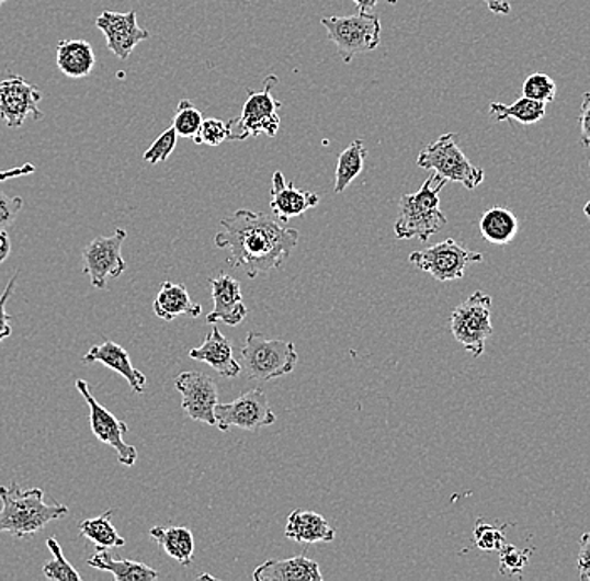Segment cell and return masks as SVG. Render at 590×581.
Wrapping results in <instances>:
<instances>
[{"mask_svg":"<svg viewBox=\"0 0 590 581\" xmlns=\"http://www.w3.org/2000/svg\"><path fill=\"white\" fill-rule=\"evenodd\" d=\"M215 235L217 249L228 250V265L246 269L250 278L281 269L299 241V231L287 228L265 213L239 209L222 220Z\"/></svg>","mask_w":590,"mask_h":581,"instance_id":"1","label":"cell"},{"mask_svg":"<svg viewBox=\"0 0 590 581\" xmlns=\"http://www.w3.org/2000/svg\"><path fill=\"white\" fill-rule=\"evenodd\" d=\"M0 533H11L24 539L46 528L50 522L68 516L65 504H47L41 488L21 489L18 482L0 486Z\"/></svg>","mask_w":590,"mask_h":581,"instance_id":"2","label":"cell"},{"mask_svg":"<svg viewBox=\"0 0 590 581\" xmlns=\"http://www.w3.org/2000/svg\"><path fill=\"white\" fill-rule=\"evenodd\" d=\"M449 181L431 174L417 193H408L399 200L395 235L399 240L418 238L428 241L434 233L449 224L445 213L440 208V193Z\"/></svg>","mask_w":590,"mask_h":581,"instance_id":"3","label":"cell"},{"mask_svg":"<svg viewBox=\"0 0 590 581\" xmlns=\"http://www.w3.org/2000/svg\"><path fill=\"white\" fill-rule=\"evenodd\" d=\"M240 354L242 371L252 380H275L287 376L299 362L294 342L268 339L259 332L247 333Z\"/></svg>","mask_w":590,"mask_h":581,"instance_id":"4","label":"cell"},{"mask_svg":"<svg viewBox=\"0 0 590 581\" xmlns=\"http://www.w3.org/2000/svg\"><path fill=\"white\" fill-rule=\"evenodd\" d=\"M279 84L275 75H269L263 79L262 91H250L249 100L242 107L239 117L228 121V139L230 141H243V139L257 138L265 135L274 138L281 128V116L277 114L282 103L272 98V89Z\"/></svg>","mask_w":590,"mask_h":581,"instance_id":"5","label":"cell"},{"mask_svg":"<svg viewBox=\"0 0 590 581\" xmlns=\"http://www.w3.org/2000/svg\"><path fill=\"white\" fill-rule=\"evenodd\" d=\"M456 139L458 135L455 133L441 135L436 141L420 152L417 164L423 170L433 171L438 176L445 178L446 181L459 183L466 190H475L484 183L485 171L480 167H475L465 157Z\"/></svg>","mask_w":590,"mask_h":581,"instance_id":"6","label":"cell"},{"mask_svg":"<svg viewBox=\"0 0 590 581\" xmlns=\"http://www.w3.org/2000/svg\"><path fill=\"white\" fill-rule=\"evenodd\" d=\"M320 24L328 31V37L338 47L339 56L345 65L358 54L377 49L381 44V19L371 12H358L345 18L320 19Z\"/></svg>","mask_w":590,"mask_h":581,"instance_id":"7","label":"cell"},{"mask_svg":"<svg viewBox=\"0 0 590 581\" xmlns=\"http://www.w3.org/2000/svg\"><path fill=\"white\" fill-rule=\"evenodd\" d=\"M453 338L466 352L480 357L485 345L493 333L491 326V297L484 292H475L456 307L450 319Z\"/></svg>","mask_w":590,"mask_h":581,"instance_id":"8","label":"cell"},{"mask_svg":"<svg viewBox=\"0 0 590 581\" xmlns=\"http://www.w3.org/2000/svg\"><path fill=\"white\" fill-rule=\"evenodd\" d=\"M409 262L421 272L430 273L434 281L453 282L465 277L469 265L484 262V255L466 249L455 238H446L433 247L412 252Z\"/></svg>","mask_w":590,"mask_h":581,"instance_id":"9","label":"cell"},{"mask_svg":"<svg viewBox=\"0 0 590 581\" xmlns=\"http://www.w3.org/2000/svg\"><path fill=\"white\" fill-rule=\"evenodd\" d=\"M215 421H217L218 430L222 433H227L230 428H240V430L257 433L262 428L274 424L277 421V415L269 405L265 390L257 387V389L240 394L235 401L217 405Z\"/></svg>","mask_w":590,"mask_h":581,"instance_id":"10","label":"cell"},{"mask_svg":"<svg viewBox=\"0 0 590 581\" xmlns=\"http://www.w3.org/2000/svg\"><path fill=\"white\" fill-rule=\"evenodd\" d=\"M126 230L116 228L111 237L94 238L82 250V272L90 277L94 288H106L107 281L117 278L126 270V262L122 255Z\"/></svg>","mask_w":590,"mask_h":581,"instance_id":"11","label":"cell"},{"mask_svg":"<svg viewBox=\"0 0 590 581\" xmlns=\"http://www.w3.org/2000/svg\"><path fill=\"white\" fill-rule=\"evenodd\" d=\"M76 389L79 390L84 401L90 406L91 431L103 444L113 447L117 453V462L123 466H135L138 459L136 447L125 443V434L128 433V424L120 421L116 415L111 414L104 406L97 401V397L91 394L90 386L82 379L76 380Z\"/></svg>","mask_w":590,"mask_h":581,"instance_id":"12","label":"cell"},{"mask_svg":"<svg viewBox=\"0 0 590 581\" xmlns=\"http://www.w3.org/2000/svg\"><path fill=\"white\" fill-rule=\"evenodd\" d=\"M174 389L182 394V409L192 421L217 425L215 408L218 387L215 380L198 371H186L174 377Z\"/></svg>","mask_w":590,"mask_h":581,"instance_id":"13","label":"cell"},{"mask_svg":"<svg viewBox=\"0 0 590 581\" xmlns=\"http://www.w3.org/2000/svg\"><path fill=\"white\" fill-rule=\"evenodd\" d=\"M41 100L43 94L37 86L29 84L22 76H9L0 82V119L11 128H21L27 116L41 119Z\"/></svg>","mask_w":590,"mask_h":581,"instance_id":"14","label":"cell"},{"mask_svg":"<svg viewBox=\"0 0 590 581\" xmlns=\"http://www.w3.org/2000/svg\"><path fill=\"white\" fill-rule=\"evenodd\" d=\"M94 24L104 34L107 49L117 59H128L141 41L150 39V33L139 27L135 11L126 12V14L106 11L97 18Z\"/></svg>","mask_w":590,"mask_h":581,"instance_id":"15","label":"cell"},{"mask_svg":"<svg viewBox=\"0 0 590 581\" xmlns=\"http://www.w3.org/2000/svg\"><path fill=\"white\" fill-rule=\"evenodd\" d=\"M212 298H214V310L206 316V322H224L235 327L246 320L249 309L243 304L242 287L239 281L220 273L218 277L212 278Z\"/></svg>","mask_w":590,"mask_h":581,"instance_id":"16","label":"cell"},{"mask_svg":"<svg viewBox=\"0 0 590 581\" xmlns=\"http://www.w3.org/2000/svg\"><path fill=\"white\" fill-rule=\"evenodd\" d=\"M320 198L317 193L295 189L294 183H285L284 174L275 171L272 176L271 206L275 218L287 224L292 218L303 217L304 213L316 208Z\"/></svg>","mask_w":590,"mask_h":581,"instance_id":"17","label":"cell"},{"mask_svg":"<svg viewBox=\"0 0 590 581\" xmlns=\"http://www.w3.org/2000/svg\"><path fill=\"white\" fill-rule=\"evenodd\" d=\"M189 355L193 361L211 365L212 369L217 371L225 379H235L242 373V364L234 357L230 341L218 330V327H212L203 344L192 349Z\"/></svg>","mask_w":590,"mask_h":581,"instance_id":"18","label":"cell"},{"mask_svg":"<svg viewBox=\"0 0 590 581\" xmlns=\"http://www.w3.org/2000/svg\"><path fill=\"white\" fill-rule=\"evenodd\" d=\"M82 361L88 362V364L100 362V364L106 365L107 369L122 374L128 380L133 392H145L148 380H146L145 374L136 369L135 365L132 364L128 352L122 345L114 344L111 341H106L101 345H94V348L88 351V354H84Z\"/></svg>","mask_w":590,"mask_h":581,"instance_id":"19","label":"cell"},{"mask_svg":"<svg viewBox=\"0 0 590 581\" xmlns=\"http://www.w3.org/2000/svg\"><path fill=\"white\" fill-rule=\"evenodd\" d=\"M319 565L304 555L288 560H271L253 571L256 581H322Z\"/></svg>","mask_w":590,"mask_h":581,"instance_id":"20","label":"cell"},{"mask_svg":"<svg viewBox=\"0 0 590 581\" xmlns=\"http://www.w3.org/2000/svg\"><path fill=\"white\" fill-rule=\"evenodd\" d=\"M285 536L292 542L307 545L331 543L334 542L336 529L316 511L294 510L288 514Z\"/></svg>","mask_w":590,"mask_h":581,"instance_id":"21","label":"cell"},{"mask_svg":"<svg viewBox=\"0 0 590 581\" xmlns=\"http://www.w3.org/2000/svg\"><path fill=\"white\" fill-rule=\"evenodd\" d=\"M154 312L167 322L180 316L196 319L202 314V305L192 300L185 285L163 282L154 301Z\"/></svg>","mask_w":590,"mask_h":581,"instance_id":"22","label":"cell"},{"mask_svg":"<svg viewBox=\"0 0 590 581\" xmlns=\"http://www.w3.org/2000/svg\"><path fill=\"white\" fill-rule=\"evenodd\" d=\"M57 68L72 79L88 78L97 66V56L88 41H61L56 49Z\"/></svg>","mask_w":590,"mask_h":581,"instance_id":"23","label":"cell"},{"mask_svg":"<svg viewBox=\"0 0 590 581\" xmlns=\"http://www.w3.org/2000/svg\"><path fill=\"white\" fill-rule=\"evenodd\" d=\"M151 538L160 545L168 557L179 561L182 567H190L195 555V539L186 526H155L150 529Z\"/></svg>","mask_w":590,"mask_h":581,"instance_id":"24","label":"cell"},{"mask_svg":"<svg viewBox=\"0 0 590 581\" xmlns=\"http://www.w3.org/2000/svg\"><path fill=\"white\" fill-rule=\"evenodd\" d=\"M90 567L113 574L116 581H155L160 578L158 571L148 565L133 560H113L110 549L98 548L97 554L88 560Z\"/></svg>","mask_w":590,"mask_h":581,"instance_id":"25","label":"cell"},{"mask_svg":"<svg viewBox=\"0 0 590 581\" xmlns=\"http://www.w3.org/2000/svg\"><path fill=\"white\" fill-rule=\"evenodd\" d=\"M519 218L506 206H491L480 220V233L488 243L506 247L519 233Z\"/></svg>","mask_w":590,"mask_h":581,"instance_id":"26","label":"cell"},{"mask_svg":"<svg viewBox=\"0 0 590 581\" xmlns=\"http://www.w3.org/2000/svg\"><path fill=\"white\" fill-rule=\"evenodd\" d=\"M367 149L361 139H354L344 151L339 155L338 167H336L334 193L341 195L348 190L352 181L363 173L366 164Z\"/></svg>","mask_w":590,"mask_h":581,"instance_id":"27","label":"cell"},{"mask_svg":"<svg viewBox=\"0 0 590 581\" xmlns=\"http://www.w3.org/2000/svg\"><path fill=\"white\" fill-rule=\"evenodd\" d=\"M545 113H547V104L538 103V101L529 100V98L522 96L517 100L515 103L507 104L491 103L490 116L495 121H517L520 125H535L538 121L544 119Z\"/></svg>","mask_w":590,"mask_h":581,"instance_id":"28","label":"cell"},{"mask_svg":"<svg viewBox=\"0 0 590 581\" xmlns=\"http://www.w3.org/2000/svg\"><path fill=\"white\" fill-rule=\"evenodd\" d=\"M111 517H113V510H107L101 516L86 520L79 525V533L84 538L90 539L98 548H122L125 546L126 539L116 532L111 523Z\"/></svg>","mask_w":590,"mask_h":581,"instance_id":"29","label":"cell"},{"mask_svg":"<svg viewBox=\"0 0 590 581\" xmlns=\"http://www.w3.org/2000/svg\"><path fill=\"white\" fill-rule=\"evenodd\" d=\"M47 548L53 554V560L44 565L43 573L50 581H81V573L69 563L63 554V548L56 538L47 539Z\"/></svg>","mask_w":590,"mask_h":581,"instance_id":"30","label":"cell"},{"mask_svg":"<svg viewBox=\"0 0 590 581\" xmlns=\"http://www.w3.org/2000/svg\"><path fill=\"white\" fill-rule=\"evenodd\" d=\"M203 114L192 101L182 100L173 117V129L179 138L193 139L202 128Z\"/></svg>","mask_w":590,"mask_h":581,"instance_id":"31","label":"cell"},{"mask_svg":"<svg viewBox=\"0 0 590 581\" xmlns=\"http://www.w3.org/2000/svg\"><path fill=\"white\" fill-rule=\"evenodd\" d=\"M522 94L529 100L548 104L557 96V84L545 72H534L523 82Z\"/></svg>","mask_w":590,"mask_h":581,"instance_id":"32","label":"cell"},{"mask_svg":"<svg viewBox=\"0 0 590 581\" xmlns=\"http://www.w3.org/2000/svg\"><path fill=\"white\" fill-rule=\"evenodd\" d=\"M498 554H500V573L506 577H517V574H522L529 565L532 549H520L506 543Z\"/></svg>","mask_w":590,"mask_h":581,"instance_id":"33","label":"cell"},{"mask_svg":"<svg viewBox=\"0 0 590 581\" xmlns=\"http://www.w3.org/2000/svg\"><path fill=\"white\" fill-rule=\"evenodd\" d=\"M177 143H179V135L171 126L170 129L158 136L157 141L150 148L146 149L143 160L150 164L163 163L171 157V152L177 148Z\"/></svg>","mask_w":590,"mask_h":581,"instance_id":"34","label":"cell"},{"mask_svg":"<svg viewBox=\"0 0 590 581\" xmlns=\"http://www.w3.org/2000/svg\"><path fill=\"white\" fill-rule=\"evenodd\" d=\"M475 545L484 551H500L501 546L506 545V532L503 528L488 525L485 522H478L475 526Z\"/></svg>","mask_w":590,"mask_h":581,"instance_id":"35","label":"cell"},{"mask_svg":"<svg viewBox=\"0 0 590 581\" xmlns=\"http://www.w3.org/2000/svg\"><path fill=\"white\" fill-rule=\"evenodd\" d=\"M228 139V125L217 117L203 119L202 128L196 133L193 141L196 145L218 146Z\"/></svg>","mask_w":590,"mask_h":581,"instance_id":"36","label":"cell"},{"mask_svg":"<svg viewBox=\"0 0 590 581\" xmlns=\"http://www.w3.org/2000/svg\"><path fill=\"white\" fill-rule=\"evenodd\" d=\"M22 206H24V200L21 196H8L0 192V231H9L14 227Z\"/></svg>","mask_w":590,"mask_h":581,"instance_id":"37","label":"cell"},{"mask_svg":"<svg viewBox=\"0 0 590 581\" xmlns=\"http://www.w3.org/2000/svg\"><path fill=\"white\" fill-rule=\"evenodd\" d=\"M15 282H18V273H15L14 277L9 281L4 294L0 295V342L5 341V339L11 338L12 335V317L9 316L8 310H5V304H8L12 292H14Z\"/></svg>","mask_w":590,"mask_h":581,"instance_id":"38","label":"cell"},{"mask_svg":"<svg viewBox=\"0 0 590 581\" xmlns=\"http://www.w3.org/2000/svg\"><path fill=\"white\" fill-rule=\"evenodd\" d=\"M580 107V143L583 148H590V91L583 94Z\"/></svg>","mask_w":590,"mask_h":581,"instance_id":"39","label":"cell"},{"mask_svg":"<svg viewBox=\"0 0 590 581\" xmlns=\"http://www.w3.org/2000/svg\"><path fill=\"white\" fill-rule=\"evenodd\" d=\"M579 577L582 581H590V533L580 538V551H579Z\"/></svg>","mask_w":590,"mask_h":581,"instance_id":"40","label":"cell"},{"mask_svg":"<svg viewBox=\"0 0 590 581\" xmlns=\"http://www.w3.org/2000/svg\"><path fill=\"white\" fill-rule=\"evenodd\" d=\"M484 2L493 14L507 15L512 11V8H510V0H484Z\"/></svg>","mask_w":590,"mask_h":581,"instance_id":"41","label":"cell"},{"mask_svg":"<svg viewBox=\"0 0 590 581\" xmlns=\"http://www.w3.org/2000/svg\"><path fill=\"white\" fill-rule=\"evenodd\" d=\"M11 238L9 231H0V263H4L8 257L11 255Z\"/></svg>","mask_w":590,"mask_h":581,"instance_id":"42","label":"cell"},{"mask_svg":"<svg viewBox=\"0 0 590 581\" xmlns=\"http://www.w3.org/2000/svg\"><path fill=\"white\" fill-rule=\"evenodd\" d=\"M379 0H354V4L358 5L360 12H371L376 8Z\"/></svg>","mask_w":590,"mask_h":581,"instance_id":"43","label":"cell"},{"mask_svg":"<svg viewBox=\"0 0 590 581\" xmlns=\"http://www.w3.org/2000/svg\"><path fill=\"white\" fill-rule=\"evenodd\" d=\"M583 213H586L587 218H589V220H590V202L587 203L586 206H583Z\"/></svg>","mask_w":590,"mask_h":581,"instance_id":"44","label":"cell"},{"mask_svg":"<svg viewBox=\"0 0 590 581\" xmlns=\"http://www.w3.org/2000/svg\"><path fill=\"white\" fill-rule=\"evenodd\" d=\"M386 2H388V4H392V5L398 4V0H386Z\"/></svg>","mask_w":590,"mask_h":581,"instance_id":"45","label":"cell"},{"mask_svg":"<svg viewBox=\"0 0 590 581\" xmlns=\"http://www.w3.org/2000/svg\"><path fill=\"white\" fill-rule=\"evenodd\" d=\"M5 0H0V5L4 4Z\"/></svg>","mask_w":590,"mask_h":581,"instance_id":"46","label":"cell"},{"mask_svg":"<svg viewBox=\"0 0 590 581\" xmlns=\"http://www.w3.org/2000/svg\"><path fill=\"white\" fill-rule=\"evenodd\" d=\"M590 164V163H589Z\"/></svg>","mask_w":590,"mask_h":581,"instance_id":"47","label":"cell"}]
</instances>
